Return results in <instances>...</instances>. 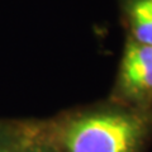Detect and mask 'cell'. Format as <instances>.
<instances>
[{"label":"cell","mask_w":152,"mask_h":152,"mask_svg":"<svg viewBox=\"0 0 152 152\" xmlns=\"http://www.w3.org/2000/svg\"><path fill=\"white\" fill-rule=\"evenodd\" d=\"M143 118L123 109L81 114L64 128L67 152H134L143 132Z\"/></svg>","instance_id":"6da1fadb"},{"label":"cell","mask_w":152,"mask_h":152,"mask_svg":"<svg viewBox=\"0 0 152 152\" xmlns=\"http://www.w3.org/2000/svg\"><path fill=\"white\" fill-rule=\"evenodd\" d=\"M115 95L122 100L133 104L152 102V46L127 38Z\"/></svg>","instance_id":"7a4b0ae2"},{"label":"cell","mask_w":152,"mask_h":152,"mask_svg":"<svg viewBox=\"0 0 152 152\" xmlns=\"http://www.w3.org/2000/svg\"><path fill=\"white\" fill-rule=\"evenodd\" d=\"M127 38L152 46V0H119Z\"/></svg>","instance_id":"3957f363"},{"label":"cell","mask_w":152,"mask_h":152,"mask_svg":"<svg viewBox=\"0 0 152 152\" xmlns=\"http://www.w3.org/2000/svg\"><path fill=\"white\" fill-rule=\"evenodd\" d=\"M23 152V151H22ZM24 152H41V151H37V150H27V151H24Z\"/></svg>","instance_id":"277c9868"},{"label":"cell","mask_w":152,"mask_h":152,"mask_svg":"<svg viewBox=\"0 0 152 152\" xmlns=\"http://www.w3.org/2000/svg\"><path fill=\"white\" fill-rule=\"evenodd\" d=\"M0 152H4V151H3V148H1V147H0Z\"/></svg>","instance_id":"5b68a950"}]
</instances>
